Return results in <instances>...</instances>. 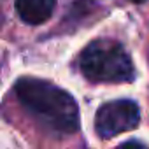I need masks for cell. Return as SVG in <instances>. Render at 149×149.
I'll return each instance as SVG.
<instances>
[{"label": "cell", "instance_id": "7", "mask_svg": "<svg viewBox=\"0 0 149 149\" xmlns=\"http://www.w3.org/2000/svg\"><path fill=\"white\" fill-rule=\"evenodd\" d=\"M130 2H133V4H142V2H146V0H130Z\"/></svg>", "mask_w": 149, "mask_h": 149}, {"label": "cell", "instance_id": "2", "mask_svg": "<svg viewBox=\"0 0 149 149\" xmlns=\"http://www.w3.org/2000/svg\"><path fill=\"white\" fill-rule=\"evenodd\" d=\"M77 68L90 83H132L135 67L121 42L114 39L91 40L77 58Z\"/></svg>", "mask_w": 149, "mask_h": 149}, {"label": "cell", "instance_id": "1", "mask_svg": "<svg viewBox=\"0 0 149 149\" xmlns=\"http://www.w3.org/2000/svg\"><path fill=\"white\" fill-rule=\"evenodd\" d=\"M19 105L42 126L58 135H72L79 130V107L63 88L37 77H19L14 83Z\"/></svg>", "mask_w": 149, "mask_h": 149}, {"label": "cell", "instance_id": "3", "mask_svg": "<svg viewBox=\"0 0 149 149\" xmlns=\"http://www.w3.org/2000/svg\"><path fill=\"white\" fill-rule=\"evenodd\" d=\"M139 123L140 107L130 98L105 102L95 114V132L100 139H112L123 132H130L137 128Z\"/></svg>", "mask_w": 149, "mask_h": 149}, {"label": "cell", "instance_id": "4", "mask_svg": "<svg viewBox=\"0 0 149 149\" xmlns=\"http://www.w3.org/2000/svg\"><path fill=\"white\" fill-rule=\"evenodd\" d=\"M56 7V0H16L18 16L32 26L46 23Z\"/></svg>", "mask_w": 149, "mask_h": 149}, {"label": "cell", "instance_id": "5", "mask_svg": "<svg viewBox=\"0 0 149 149\" xmlns=\"http://www.w3.org/2000/svg\"><path fill=\"white\" fill-rule=\"evenodd\" d=\"M98 4V0H76L72 6V16H67V19H83L84 16L93 13V7Z\"/></svg>", "mask_w": 149, "mask_h": 149}, {"label": "cell", "instance_id": "6", "mask_svg": "<svg viewBox=\"0 0 149 149\" xmlns=\"http://www.w3.org/2000/svg\"><path fill=\"white\" fill-rule=\"evenodd\" d=\"M116 149H146V146L140 140H128V142H123L121 146H118Z\"/></svg>", "mask_w": 149, "mask_h": 149}]
</instances>
